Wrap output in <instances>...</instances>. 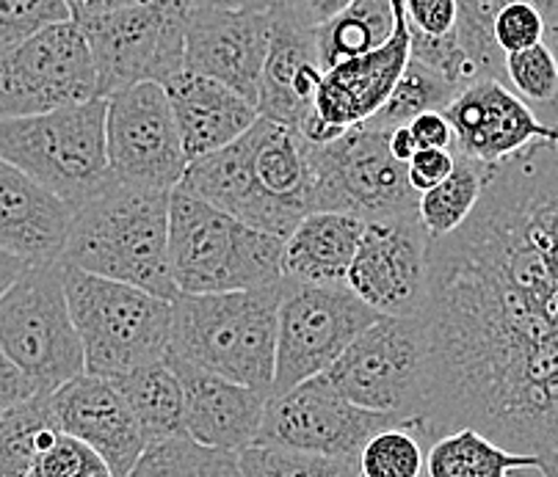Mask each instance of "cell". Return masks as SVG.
Wrapping results in <instances>:
<instances>
[{"instance_id": "obj_10", "label": "cell", "mask_w": 558, "mask_h": 477, "mask_svg": "<svg viewBox=\"0 0 558 477\" xmlns=\"http://www.w3.org/2000/svg\"><path fill=\"white\" fill-rule=\"evenodd\" d=\"M381 315L345 284H304L286 279L279 301L277 367L271 395L324 376L345 348Z\"/></svg>"}, {"instance_id": "obj_22", "label": "cell", "mask_w": 558, "mask_h": 477, "mask_svg": "<svg viewBox=\"0 0 558 477\" xmlns=\"http://www.w3.org/2000/svg\"><path fill=\"white\" fill-rule=\"evenodd\" d=\"M75 207L0 158V248L25 262H59Z\"/></svg>"}, {"instance_id": "obj_31", "label": "cell", "mask_w": 558, "mask_h": 477, "mask_svg": "<svg viewBox=\"0 0 558 477\" xmlns=\"http://www.w3.org/2000/svg\"><path fill=\"white\" fill-rule=\"evenodd\" d=\"M59 433L48 395H36L0 414V477H25L39 450Z\"/></svg>"}, {"instance_id": "obj_20", "label": "cell", "mask_w": 558, "mask_h": 477, "mask_svg": "<svg viewBox=\"0 0 558 477\" xmlns=\"http://www.w3.org/2000/svg\"><path fill=\"white\" fill-rule=\"evenodd\" d=\"M48 403L56 428L95 450L113 477H125L147 448L142 425L108 378L81 372L50 392Z\"/></svg>"}, {"instance_id": "obj_19", "label": "cell", "mask_w": 558, "mask_h": 477, "mask_svg": "<svg viewBox=\"0 0 558 477\" xmlns=\"http://www.w3.org/2000/svg\"><path fill=\"white\" fill-rule=\"evenodd\" d=\"M446 117L457 136L453 152L484 166L514 158L539 142L558 144V124L545 122L506 83L493 77L464 86L446 108Z\"/></svg>"}, {"instance_id": "obj_21", "label": "cell", "mask_w": 558, "mask_h": 477, "mask_svg": "<svg viewBox=\"0 0 558 477\" xmlns=\"http://www.w3.org/2000/svg\"><path fill=\"white\" fill-rule=\"evenodd\" d=\"M167 362L183 383L185 437L232 455L244 453L257 442L263 414L271 397L268 392L227 381L178 356L167 354Z\"/></svg>"}, {"instance_id": "obj_25", "label": "cell", "mask_w": 558, "mask_h": 477, "mask_svg": "<svg viewBox=\"0 0 558 477\" xmlns=\"http://www.w3.org/2000/svg\"><path fill=\"white\" fill-rule=\"evenodd\" d=\"M111 383L119 389V395L125 397L128 406H131L133 417L142 425L147 442L185 437L183 383H180L178 372L172 370L167 359L136 367V370L125 372V376L111 378Z\"/></svg>"}, {"instance_id": "obj_34", "label": "cell", "mask_w": 558, "mask_h": 477, "mask_svg": "<svg viewBox=\"0 0 558 477\" xmlns=\"http://www.w3.org/2000/svg\"><path fill=\"white\" fill-rule=\"evenodd\" d=\"M511 0H457V36L478 77L506 83L504 50L495 41V17Z\"/></svg>"}, {"instance_id": "obj_50", "label": "cell", "mask_w": 558, "mask_h": 477, "mask_svg": "<svg viewBox=\"0 0 558 477\" xmlns=\"http://www.w3.org/2000/svg\"><path fill=\"white\" fill-rule=\"evenodd\" d=\"M545 45H547V50H550V53H553V59H556V66H558V23L547 25Z\"/></svg>"}, {"instance_id": "obj_33", "label": "cell", "mask_w": 558, "mask_h": 477, "mask_svg": "<svg viewBox=\"0 0 558 477\" xmlns=\"http://www.w3.org/2000/svg\"><path fill=\"white\" fill-rule=\"evenodd\" d=\"M426 448L415 423L385 428L360 453V477H423Z\"/></svg>"}, {"instance_id": "obj_30", "label": "cell", "mask_w": 558, "mask_h": 477, "mask_svg": "<svg viewBox=\"0 0 558 477\" xmlns=\"http://www.w3.org/2000/svg\"><path fill=\"white\" fill-rule=\"evenodd\" d=\"M459 91L462 89L453 86L440 72H434L432 66L410 59L401 77H398L390 100L385 102V108L374 119H368V124L379 130H392L404 127V124H410L421 113H446V108L457 100Z\"/></svg>"}, {"instance_id": "obj_36", "label": "cell", "mask_w": 558, "mask_h": 477, "mask_svg": "<svg viewBox=\"0 0 558 477\" xmlns=\"http://www.w3.org/2000/svg\"><path fill=\"white\" fill-rule=\"evenodd\" d=\"M25 477H113L106 461L84 442L56 433L31 464Z\"/></svg>"}, {"instance_id": "obj_47", "label": "cell", "mask_w": 558, "mask_h": 477, "mask_svg": "<svg viewBox=\"0 0 558 477\" xmlns=\"http://www.w3.org/2000/svg\"><path fill=\"white\" fill-rule=\"evenodd\" d=\"M185 9H266L271 0H183Z\"/></svg>"}, {"instance_id": "obj_42", "label": "cell", "mask_w": 558, "mask_h": 477, "mask_svg": "<svg viewBox=\"0 0 558 477\" xmlns=\"http://www.w3.org/2000/svg\"><path fill=\"white\" fill-rule=\"evenodd\" d=\"M36 387L31 383V378L14 365L12 356L0 348V414L9 412V408L20 406V403L36 397Z\"/></svg>"}, {"instance_id": "obj_14", "label": "cell", "mask_w": 558, "mask_h": 477, "mask_svg": "<svg viewBox=\"0 0 558 477\" xmlns=\"http://www.w3.org/2000/svg\"><path fill=\"white\" fill-rule=\"evenodd\" d=\"M392 425L401 419L356 406L327 376H315L268 397L255 444L360 461L365 444Z\"/></svg>"}, {"instance_id": "obj_41", "label": "cell", "mask_w": 558, "mask_h": 477, "mask_svg": "<svg viewBox=\"0 0 558 477\" xmlns=\"http://www.w3.org/2000/svg\"><path fill=\"white\" fill-rule=\"evenodd\" d=\"M407 127H410L417 149H451V152L457 149V136H453V127L446 113H421Z\"/></svg>"}, {"instance_id": "obj_8", "label": "cell", "mask_w": 558, "mask_h": 477, "mask_svg": "<svg viewBox=\"0 0 558 477\" xmlns=\"http://www.w3.org/2000/svg\"><path fill=\"white\" fill-rule=\"evenodd\" d=\"M315 212H349L363 221L417 216L407 163L392 158L390 130L354 124L329 144H307Z\"/></svg>"}, {"instance_id": "obj_16", "label": "cell", "mask_w": 558, "mask_h": 477, "mask_svg": "<svg viewBox=\"0 0 558 477\" xmlns=\"http://www.w3.org/2000/svg\"><path fill=\"white\" fill-rule=\"evenodd\" d=\"M396 34L379 50L356 59L340 61L324 72L315 108L304 127L299 130L307 144H329L349 127L374 119L390 100L398 77L410 61V34H407L401 0H396Z\"/></svg>"}, {"instance_id": "obj_53", "label": "cell", "mask_w": 558, "mask_h": 477, "mask_svg": "<svg viewBox=\"0 0 558 477\" xmlns=\"http://www.w3.org/2000/svg\"><path fill=\"white\" fill-rule=\"evenodd\" d=\"M232 477H244V475H241V472H235V475H232Z\"/></svg>"}, {"instance_id": "obj_49", "label": "cell", "mask_w": 558, "mask_h": 477, "mask_svg": "<svg viewBox=\"0 0 558 477\" xmlns=\"http://www.w3.org/2000/svg\"><path fill=\"white\" fill-rule=\"evenodd\" d=\"M539 472L542 477H558V450L539 455Z\"/></svg>"}, {"instance_id": "obj_51", "label": "cell", "mask_w": 558, "mask_h": 477, "mask_svg": "<svg viewBox=\"0 0 558 477\" xmlns=\"http://www.w3.org/2000/svg\"><path fill=\"white\" fill-rule=\"evenodd\" d=\"M529 472H531V469H525V472H514V475H509V477H529Z\"/></svg>"}, {"instance_id": "obj_35", "label": "cell", "mask_w": 558, "mask_h": 477, "mask_svg": "<svg viewBox=\"0 0 558 477\" xmlns=\"http://www.w3.org/2000/svg\"><path fill=\"white\" fill-rule=\"evenodd\" d=\"M504 70L506 86L545 122L558 124V66L545 41L523 53L506 56Z\"/></svg>"}, {"instance_id": "obj_32", "label": "cell", "mask_w": 558, "mask_h": 477, "mask_svg": "<svg viewBox=\"0 0 558 477\" xmlns=\"http://www.w3.org/2000/svg\"><path fill=\"white\" fill-rule=\"evenodd\" d=\"M238 472L244 477H360V461L252 444L238 453Z\"/></svg>"}, {"instance_id": "obj_17", "label": "cell", "mask_w": 558, "mask_h": 477, "mask_svg": "<svg viewBox=\"0 0 558 477\" xmlns=\"http://www.w3.org/2000/svg\"><path fill=\"white\" fill-rule=\"evenodd\" d=\"M271 36L266 9H185V70L214 77L257 108Z\"/></svg>"}, {"instance_id": "obj_2", "label": "cell", "mask_w": 558, "mask_h": 477, "mask_svg": "<svg viewBox=\"0 0 558 477\" xmlns=\"http://www.w3.org/2000/svg\"><path fill=\"white\" fill-rule=\"evenodd\" d=\"M169 201L172 191L113 180L75 207L59 262L174 301L180 293L169 271Z\"/></svg>"}, {"instance_id": "obj_52", "label": "cell", "mask_w": 558, "mask_h": 477, "mask_svg": "<svg viewBox=\"0 0 558 477\" xmlns=\"http://www.w3.org/2000/svg\"><path fill=\"white\" fill-rule=\"evenodd\" d=\"M529 477H542V472H539V469H531Z\"/></svg>"}, {"instance_id": "obj_9", "label": "cell", "mask_w": 558, "mask_h": 477, "mask_svg": "<svg viewBox=\"0 0 558 477\" xmlns=\"http://www.w3.org/2000/svg\"><path fill=\"white\" fill-rule=\"evenodd\" d=\"M324 376L356 406L421 428L426 403V334L421 318L381 315Z\"/></svg>"}, {"instance_id": "obj_15", "label": "cell", "mask_w": 558, "mask_h": 477, "mask_svg": "<svg viewBox=\"0 0 558 477\" xmlns=\"http://www.w3.org/2000/svg\"><path fill=\"white\" fill-rule=\"evenodd\" d=\"M428 241L417 216L365 221L345 288L385 318H417L428 290Z\"/></svg>"}, {"instance_id": "obj_38", "label": "cell", "mask_w": 558, "mask_h": 477, "mask_svg": "<svg viewBox=\"0 0 558 477\" xmlns=\"http://www.w3.org/2000/svg\"><path fill=\"white\" fill-rule=\"evenodd\" d=\"M547 23L529 0H511L509 7L500 9V14L495 17V41L498 48L504 50V56L523 53V50L536 48L545 41Z\"/></svg>"}, {"instance_id": "obj_13", "label": "cell", "mask_w": 558, "mask_h": 477, "mask_svg": "<svg viewBox=\"0 0 558 477\" xmlns=\"http://www.w3.org/2000/svg\"><path fill=\"white\" fill-rule=\"evenodd\" d=\"M106 144L117 183L147 191L183 185L189 158L161 83H138L106 97Z\"/></svg>"}, {"instance_id": "obj_11", "label": "cell", "mask_w": 558, "mask_h": 477, "mask_svg": "<svg viewBox=\"0 0 558 477\" xmlns=\"http://www.w3.org/2000/svg\"><path fill=\"white\" fill-rule=\"evenodd\" d=\"M97 66V95L167 83L185 70V3L147 0L77 23Z\"/></svg>"}, {"instance_id": "obj_28", "label": "cell", "mask_w": 558, "mask_h": 477, "mask_svg": "<svg viewBox=\"0 0 558 477\" xmlns=\"http://www.w3.org/2000/svg\"><path fill=\"white\" fill-rule=\"evenodd\" d=\"M484 180H487V166L457 155L451 174L417 199V219L428 237L451 235L470 219V212L482 199Z\"/></svg>"}, {"instance_id": "obj_44", "label": "cell", "mask_w": 558, "mask_h": 477, "mask_svg": "<svg viewBox=\"0 0 558 477\" xmlns=\"http://www.w3.org/2000/svg\"><path fill=\"white\" fill-rule=\"evenodd\" d=\"M28 266L31 262H25L23 257H14V254H9L0 248V295L7 293V290L12 288L20 277H23V271Z\"/></svg>"}, {"instance_id": "obj_27", "label": "cell", "mask_w": 558, "mask_h": 477, "mask_svg": "<svg viewBox=\"0 0 558 477\" xmlns=\"http://www.w3.org/2000/svg\"><path fill=\"white\" fill-rule=\"evenodd\" d=\"M398 25L396 0H354L315 28L324 72L340 61L374 53L392 39Z\"/></svg>"}, {"instance_id": "obj_48", "label": "cell", "mask_w": 558, "mask_h": 477, "mask_svg": "<svg viewBox=\"0 0 558 477\" xmlns=\"http://www.w3.org/2000/svg\"><path fill=\"white\" fill-rule=\"evenodd\" d=\"M529 3L545 17L547 25L558 23V0H529Z\"/></svg>"}, {"instance_id": "obj_37", "label": "cell", "mask_w": 558, "mask_h": 477, "mask_svg": "<svg viewBox=\"0 0 558 477\" xmlns=\"http://www.w3.org/2000/svg\"><path fill=\"white\" fill-rule=\"evenodd\" d=\"M70 17L64 0H0V50Z\"/></svg>"}, {"instance_id": "obj_24", "label": "cell", "mask_w": 558, "mask_h": 477, "mask_svg": "<svg viewBox=\"0 0 558 477\" xmlns=\"http://www.w3.org/2000/svg\"><path fill=\"white\" fill-rule=\"evenodd\" d=\"M365 221L349 212H310L286 237V277L304 284H345Z\"/></svg>"}, {"instance_id": "obj_5", "label": "cell", "mask_w": 558, "mask_h": 477, "mask_svg": "<svg viewBox=\"0 0 558 477\" xmlns=\"http://www.w3.org/2000/svg\"><path fill=\"white\" fill-rule=\"evenodd\" d=\"M61 273L72 323L84 348V372L111 381L149 362L167 359L172 301L72 266H61Z\"/></svg>"}, {"instance_id": "obj_18", "label": "cell", "mask_w": 558, "mask_h": 477, "mask_svg": "<svg viewBox=\"0 0 558 477\" xmlns=\"http://www.w3.org/2000/svg\"><path fill=\"white\" fill-rule=\"evenodd\" d=\"M315 28L302 0H271V36L257 97V113L268 122L302 130L313 113L324 77Z\"/></svg>"}, {"instance_id": "obj_6", "label": "cell", "mask_w": 558, "mask_h": 477, "mask_svg": "<svg viewBox=\"0 0 558 477\" xmlns=\"http://www.w3.org/2000/svg\"><path fill=\"white\" fill-rule=\"evenodd\" d=\"M0 158L70 207L113 183L106 144V100L0 122Z\"/></svg>"}, {"instance_id": "obj_40", "label": "cell", "mask_w": 558, "mask_h": 477, "mask_svg": "<svg viewBox=\"0 0 558 477\" xmlns=\"http://www.w3.org/2000/svg\"><path fill=\"white\" fill-rule=\"evenodd\" d=\"M453 166H457V152L451 149H417L407 163V178L417 194H426L451 174Z\"/></svg>"}, {"instance_id": "obj_3", "label": "cell", "mask_w": 558, "mask_h": 477, "mask_svg": "<svg viewBox=\"0 0 558 477\" xmlns=\"http://www.w3.org/2000/svg\"><path fill=\"white\" fill-rule=\"evenodd\" d=\"M169 271L180 295L241 293L286 282V237L241 224L183 188L169 201Z\"/></svg>"}, {"instance_id": "obj_29", "label": "cell", "mask_w": 558, "mask_h": 477, "mask_svg": "<svg viewBox=\"0 0 558 477\" xmlns=\"http://www.w3.org/2000/svg\"><path fill=\"white\" fill-rule=\"evenodd\" d=\"M238 455L205 448L189 437L147 442L144 453L125 477H232Z\"/></svg>"}, {"instance_id": "obj_45", "label": "cell", "mask_w": 558, "mask_h": 477, "mask_svg": "<svg viewBox=\"0 0 558 477\" xmlns=\"http://www.w3.org/2000/svg\"><path fill=\"white\" fill-rule=\"evenodd\" d=\"M390 152H392V158L396 160H401V163H410L412 160V155L417 152V147H415V138H412V133H410V127H392L390 130Z\"/></svg>"}, {"instance_id": "obj_23", "label": "cell", "mask_w": 558, "mask_h": 477, "mask_svg": "<svg viewBox=\"0 0 558 477\" xmlns=\"http://www.w3.org/2000/svg\"><path fill=\"white\" fill-rule=\"evenodd\" d=\"M189 163L219 152L260 119L257 108L225 83L196 72H178L163 83Z\"/></svg>"}, {"instance_id": "obj_26", "label": "cell", "mask_w": 558, "mask_h": 477, "mask_svg": "<svg viewBox=\"0 0 558 477\" xmlns=\"http://www.w3.org/2000/svg\"><path fill=\"white\" fill-rule=\"evenodd\" d=\"M539 469V455L511 453L475 428H457L426 448V477H509Z\"/></svg>"}, {"instance_id": "obj_7", "label": "cell", "mask_w": 558, "mask_h": 477, "mask_svg": "<svg viewBox=\"0 0 558 477\" xmlns=\"http://www.w3.org/2000/svg\"><path fill=\"white\" fill-rule=\"evenodd\" d=\"M0 348L39 395H50L86 370L61 262H31L0 295Z\"/></svg>"}, {"instance_id": "obj_1", "label": "cell", "mask_w": 558, "mask_h": 477, "mask_svg": "<svg viewBox=\"0 0 558 477\" xmlns=\"http://www.w3.org/2000/svg\"><path fill=\"white\" fill-rule=\"evenodd\" d=\"M426 442L475 428L511 453L558 450V144L487 166L457 232L428 241Z\"/></svg>"}, {"instance_id": "obj_12", "label": "cell", "mask_w": 558, "mask_h": 477, "mask_svg": "<svg viewBox=\"0 0 558 477\" xmlns=\"http://www.w3.org/2000/svg\"><path fill=\"white\" fill-rule=\"evenodd\" d=\"M97 66L84 28L64 20L0 50V122L97 100Z\"/></svg>"}, {"instance_id": "obj_4", "label": "cell", "mask_w": 558, "mask_h": 477, "mask_svg": "<svg viewBox=\"0 0 558 477\" xmlns=\"http://www.w3.org/2000/svg\"><path fill=\"white\" fill-rule=\"evenodd\" d=\"M282 288L178 295L169 356L271 395Z\"/></svg>"}, {"instance_id": "obj_46", "label": "cell", "mask_w": 558, "mask_h": 477, "mask_svg": "<svg viewBox=\"0 0 558 477\" xmlns=\"http://www.w3.org/2000/svg\"><path fill=\"white\" fill-rule=\"evenodd\" d=\"M304 9H307V14L313 17L315 25L327 23L329 17H335L338 12H343L349 3H354V0H302Z\"/></svg>"}, {"instance_id": "obj_43", "label": "cell", "mask_w": 558, "mask_h": 477, "mask_svg": "<svg viewBox=\"0 0 558 477\" xmlns=\"http://www.w3.org/2000/svg\"><path fill=\"white\" fill-rule=\"evenodd\" d=\"M64 3L75 23H86V20H95L100 14L119 12V9L136 7V3H147V0H64Z\"/></svg>"}, {"instance_id": "obj_39", "label": "cell", "mask_w": 558, "mask_h": 477, "mask_svg": "<svg viewBox=\"0 0 558 477\" xmlns=\"http://www.w3.org/2000/svg\"><path fill=\"white\" fill-rule=\"evenodd\" d=\"M410 41H437L457 34V0H401Z\"/></svg>"}]
</instances>
